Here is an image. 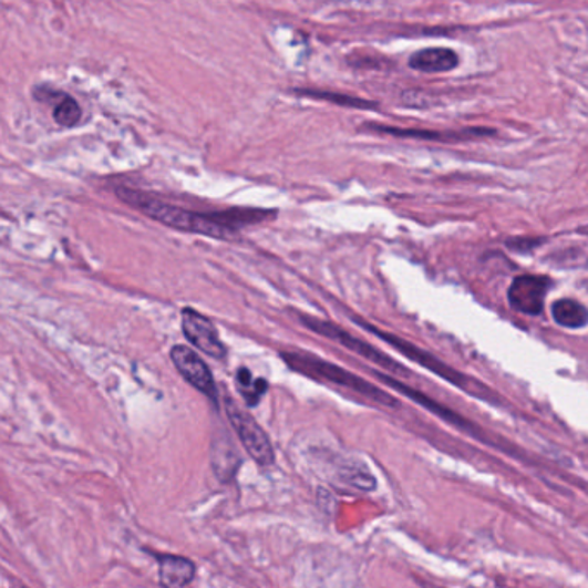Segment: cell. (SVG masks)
<instances>
[{"mask_svg":"<svg viewBox=\"0 0 588 588\" xmlns=\"http://www.w3.org/2000/svg\"><path fill=\"white\" fill-rule=\"evenodd\" d=\"M225 405L228 420L237 432L238 439L243 442L247 454L261 466L274 464V445L269 442L265 430L259 426L258 421L254 420L252 414L244 411L231 398L225 399Z\"/></svg>","mask_w":588,"mask_h":588,"instance_id":"5b68a950","label":"cell"},{"mask_svg":"<svg viewBox=\"0 0 588 588\" xmlns=\"http://www.w3.org/2000/svg\"><path fill=\"white\" fill-rule=\"evenodd\" d=\"M370 130L380 133H389L395 137L416 138V141H432V142H461L467 141V133L472 135L476 130H467V132H426V130H404L394 128V126L370 125Z\"/></svg>","mask_w":588,"mask_h":588,"instance_id":"8fae6325","label":"cell"},{"mask_svg":"<svg viewBox=\"0 0 588 588\" xmlns=\"http://www.w3.org/2000/svg\"><path fill=\"white\" fill-rule=\"evenodd\" d=\"M355 323L361 324V327L370 330L373 336L379 337V339L385 340L386 343L398 349L401 354H404L405 358H410L414 363L421 364V367L426 368V370L435 373L436 376H441L445 382L456 385L457 389L466 390L467 394L473 395V398L482 399V401L487 402H497V395L488 389L484 383L478 382V380L467 376V374L460 373V371L454 370V368L447 367V364L442 363L441 359L435 358V355L430 354V352L423 351L420 347L414 345V343L408 342V340L401 339L398 336H390L386 331L379 330V328L371 327V324L364 323V321L359 320V318H352Z\"/></svg>","mask_w":588,"mask_h":588,"instance_id":"3957f363","label":"cell"},{"mask_svg":"<svg viewBox=\"0 0 588 588\" xmlns=\"http://www.w3.org/2000/svg\"><path fill=\"white\" fill-rule=\"evenodd\" d=\"M194 577L195 565L187 557H159V581L164 588H185Z\"/></svg>","mask_w":588,"mask_h":588,"instance_id":"30bf717a","label":"cell"},{"mask_svg":"<svg viewBox=\"0 0 588 588\" xmlns=\"http://www.w3.org/2000/svg\"><path fill=\"white\" fill-rule=\"evenodd\" d=\"M82 120V107L71 97H64L55 105L54 122L61 126H74Z\"/></svg>","mask_w":588,"mask_h":588,"instance_id":"5bb4252c","label":"cell"},{"mask_svg":"<svg viewBox=\"0 0 588 588\" xmlns=\"http://www.w3.org/2000/svg\"><path fill=\"white\" fill-rule=\"evenodd\" d=\"M182 328H184L188 342L197 347L204 354L215 359L226 358L225 343L219 339L218 330L209 318L194 311V309L185 308L182 311Z\"/></svg>","mask_w":588,"mask_h":588,"instance_id":"52a82bcc","label":"cell"},{"mask_svg":"<svg viewBox=\"0 0 588 588\" xmlns=\"http://www.w3.org/2000/svg\"><path fill=\"white\" fill-rule=\"evenodd\" d=\"M237 385L249 405L258 404L259 399H261L262 395L266 394V390H268V383H266V380L254 379L252 373H250L247 368H240V370H238Z\"/></svg>","mask_w":588,"mask_h":588,"instance_id":"4fadbf2b","label":"cell"},{"mask_svg":"<svg viewBox=\"0 0 588 588\" xmlns=\"http://www.w3.org/2000/svg\"><path fill=\"white\" fill-rule=\"evenodd\" d=\"M300 321L305 323L306 328L314 331L318 336L327 337V339L339 342L340 345L345 347L354 354L361 355V358L368 359L370 363L376 364V367L383 368V370L390 371L394 374H408V370L398 361L386 355L385 352L379 351L376 347L370 345V343L363 342L358 337H352L351 333H347L342 328L337 324L330 323V321L318 320V318H311V316L300 314Z\"/></svg>","mask_w":588,"mask_h":588,"instance_id":"277c9868","label":"cell"},{"mask_svg":"<svg viewBox=\"0 0 588 588\" xmlns=\"http://www.w3.org/2000/svg\"><path fill=\"white\" fill-rule=\"evenodd\" d=\"M410 66L423 73H447L460 66V58L451 49H423L411 55Z\"/></svg>","mask_w":588,"mask_h":588,"instance_id":"9c48e42d","label":"cell"},{"mask_svg":"<svg viewBox=\"0 0 588 588\" xmlns=\"http://www.w3.org/2000/svg\"><path fill=\"white\" fill-rule=\"evenodd\" d=\"M550 289V280L540 275H523L515 278L510 283L507 300L510 308L523 314L538 316L544 311L547 292Z\"/></svg>","mask_w":588,"mask_h":588,"instance_id":"8992f818","label":"cell"},{"mask_svg":"<svg viewBox=\"0 0 588 588\" xmlns=\"http://www.w3.org/2000/svg\"><path fill=\"white\" fill-rule=\"evenodd\" d=\"M281 359L292 370L299 371L306 376H311V379L323 380V382L336 383V385L343 386V389L354 390L355 394L364 395V398L376 402V404L389 405V408L399 405V402L392 395L385 394L383 390L371 385L358 374L328 363V361L308 354V352H281Z\"/></svg>","mask_w":588,"mask_h":588,"instance_id":"7a4b0ae2","label":"cell"},{"mask_svg":"<svg viewBox=\"0 0 588 588\" xmlns=\"http://www.w3.org/2000/svg\"><path fill=\"white\" fill-rule=\"evenodd\" d=\"M297 94L309 95V97L323 99V101L336 102L345 107H373L371 102L363 99L351 97V95L331 94V92H320V90H297Z\"/></svg>","mask_w":588,"mask_h":588,"instance_id":"9a60e30c","label":"cell"},{"mask_svg":"<svg viewBox=\"0 0 588 588\" xmlns=\"http://www.w3.org/2000/svg\"><path fill=\"white\" fill-rule=\"evenodd\" d=\"M116 197L122 203L132 206L133 209L141 210L148 218L169 226L173 230L199 234L204 237L218 238V240H235L238 237L237 230H231L228 226H223L221 223L216 221L213 213L204 215V213L182 209V207L157 199L154 195L133 190L130 187H117Z\"/></svg>","mask_w":588,"mask_h":588,"instance_id":"6da1fadb","label":"cell"},{"mask_svg":"<svg viewBox=\"0 0 588 588\" xmlns=\"http://www.w3.org/2000/svg\"><path fill=\"white\" fill-rule=\"evenodd\" d=\"M554 321H556L559 327L569 328V330H578V328H584L587 324V309L572 299H561L554 302L553 308Z\"/></svg>","mask_w":588,"mask_h":588,"instance_id":"7c38bea8","label":"cell"},{"mask_svg":"<svg viewBox=\"0 0 588 588\" xmlns=\"http://www.w3.org/2000/svg\"><path fill=\"white\" fill-rule=\"evenodd\" d=\"M24 588V587H23Z\"/></svg>","mask_w":588,"mask_h":588,"instance_id":"2e32d148","label":"cell"},{"mask_svg":"<svg viewBox=\"0 0 588 588\" xmlns=\"http://www.w3.org/2000/svg\"><path fill=\"white\" fill-rule=\"evenodd\" d=\"M172 361L178 373L190 383L194 389L203 392L210 401H218V389L207 364L199 354L185 345H175L172 349Z\"/></svg>","mask_w":588,"mask_h":588,"instance_id":"ba28073f","label":"cell"}]
</instances>
